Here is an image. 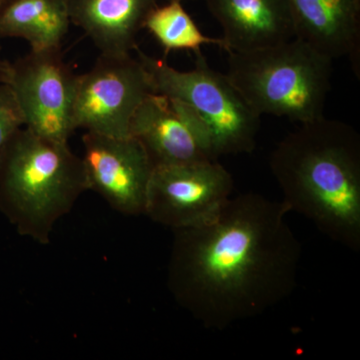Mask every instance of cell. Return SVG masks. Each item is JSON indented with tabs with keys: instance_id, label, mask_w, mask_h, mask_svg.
<instances>
[{
	"instance_id": "obj_1",
	"label": "cell",
	"mask_w": 360,
	"mask_h": 360,
	"mask_svg": "<svg viewBox=\"0 0 360 360\" xmlns=\"http://www.w3.org/2000/svg\"><path fill=\"white\" fill-rule=\"evenodd\" d=\"M283 201L231 196L202 224L174 229L167 286L203 328L224 330L290 297L302 246Z\"/></svg>"
},
{
	"instance_id": "obj_2",
	"label": "cell",
	"mask_w": 360,
	"mask_h": 360,
	"mask_svg": "<svg viewBox=\"0 0 360 360\" xmlns=\"http://www.w3.org/2000/svg\"><path fill=\"white\" fill-rule=\"evenodd\" d=\"M270 169L290 212L331 240L360 251V136L326 116L302 123L277 144Z\"/></svg>"
},
{
	"instance_id": "obj_3",
	"label": "cell",
	"mask_w": 360,
	"mask_h": 360,
	"mask_svg": "<svg viewBox=\"0 0 360 360\" xmlns=\"http://www.w3.org/2000/svg\"><path fill=\"white\" fill-rule=\"evenodd\" d=\"M89 191L84 161L68 143L21 129L0 156V208L21 236L51 243L59 219Z\"/></svg>"
},
{
	"instance_id": "obj_4",
	"label": "cell",
	"mask_w": 360,
	"mask_h": 360,
	"mask_svg": "<svg viewBox=\"0 0 360 360\" xmlns=\"http://www.w3.org/2000/svg\"><path fill=\"white\" fill-rule=\"evenodd\" d=\"M333 63L295 37L255 51H229L225 75L258 116L302 124L324 115Z\"/></svg>"
},
{
	"instance_id": "obj_5",
	"label": "cell",
	"mask_w": 360,
	"mask_h": 360,
	"mask_svg": "<svg viewBox=\"0 0 360 360\" xmlns=\"http://www.w3.org/2000/svg\"><path fill=\"white\" fill-rule=\"evenodd\" d=\"M134 51L155 94L186 104L195 115L207 134L215 160L255 150L260 116L251 110L226 75L210 68L202 52L194 54L193 70L181 71L139 47Z\"/></svg>"
},
{
	"instance_id": "obj_6",
	"label": "cell",
	"mask_w": 360,
	"mask_h": 360,
	"mask_svg": "<svg viewBox=\"0 0 360 360\" xmlns=\"http://www.w3.org/2000/svg\"><path fill=\"white\" fill-rule=\"evenodd\" d=\"M79 75L59 51H33L8 63L4 84L13 89L25 127L49 141L68 143Z\"/></svg>"
},
{
	"instance_id": "obj_7",
	"label": "cell",
	"mask_w": 360,
	"mask_h": 360,
	"mask_svg": "<svg viewBox=\"0 0 360 360\" xmlns=\"http://www.w3.org/2000/svg\"><path fill=\"white\" fill-rule=\"evenodd\" d=\"M155 94L148 71L130 54H101L96 65L79 75L73 125L111 137H129L132 116Z\"/></svg>"
},
{
	"instance_id": "obj_8",
	"label": "cell",
	"mask_w": 360,
	"mask_h": 360,
	"mask_svg": "<svg viewBox=\"0 0 360 360\" xmlns=\"http://www.w3.org/2000/svg\"><path fill=\"white\" fill-rule=\"evenodd\" d=\"M233 179L217 160L155 167L144 215L172 231L212 219L231 198Z\"/></svg>"
},
{
	"instance_id": "obj_9",
	"label": "cell",
	"mask_w": 360,
	"mask_h": 360,
	"mask_svg": "<svg viewBox=\"0 0 360 360\" xmlns=\"http://www.w3.org/2000/svg\"><path fill=\"white\" fill-rule=\"evenodd\" d=\"M82 143L89 191L122 214H144L155 165L139 141L85 131Z\"/></svg>"
},
{
	"instance_id": "obj_10",
	"label": "cell",
	"mask_w": 360,
	"mask_h": 360,
	"mask_svg": "<svg viewBox=\"0 0 360 360\" xmlns=\"http://www.w3.org/2000/svg\"><path fill=\"white\" fill-rule=\"evenodd\" d=\"M129 135L139 141L155 167L213 160L195 125L167 96L149 94L130 122Z\"/></svg>"
},
{
	"instance_id": "obj_11",
	"label": "cell",
	"mask_w": 360,
	"mask_h": 360,
	"mask_svg": "<svg viewBox=\"0 0 360 360\" xmlns=\"http://www.w3.org/2000/svg\"><path fill=\"white\" fill-rule=\"evenodd\" d=\"M295 37L360 77V0H290Z\"/></svg>"
},
{
	"instance_id": "obj_12",
	"label": "cell",
	"mask_w": 360,
	"mask_h": 360,
	"mask_svg": "<svg viewBox=\"0 0 360 360\" xmlns=\"http://www.w3.org/2000/svg\"><path fill=\"white\" fill-rule=\"evenodd\" d=\"M226 51H250L295 39L290 0H205Z\"/></svg>"
},
{
	"instance_id": "obj_13",
	"label": "cell",
	"mask_w": 360,
	"mask_h": 360,
	"mask_svg": "<svg viewBox=\"0 0 360 360\" xmlns=\"http://www.w3.org/2000/svg\"><path fill=\"white\" fill-rule=\"evenodd\" d=\"M71 23L82 28L101 54H130L158 0H66Z\"/></svg>"
},
{
	"instance_id": "obj_14",
	"label": "cell",
	"mask_w": 360,
	"mask_h": 360,
	"mask_svg": "<svg viewBox=\"0 0 360 360\" xmlns=\"http://www.w3.org/2000/svg\"><path fill=\"white\" fill-rule=\"evenodd\" d=\"M70 25L66 0L0 2V40L25 39L33 51H59Z\"/></svg>"
},
{
	"instance_id": "obj_15",
	"label": "cell",
	"mask_w": 360,
	"mask_h": 360,
	"mask_svg": "<svg viewBox=\"0 0 360 360\" xmlns=\"http://www.w3.org/2000/svg\"><path fill=\"white\" fill-rule=\"evenodd\" d=\"M158 40L165 52L186 51L198 53L205 45H215L226 51L224 39H213L201 32L186 13L181 0H170L149 13L144 27Z\"/></svg>"
},
{
	"instance_id": "obj_16",
	"label": "cell",
	"mask_w": 360,
	"mask_h": 360,
	"mask_svg": "<svg viewBox=\"0 0 360 360\" xmlns=\"http://www.w3.org/2000/svg\"><path fill=\"white\" fill-rule=\"evenodd\" d=\"M23 127L22 115L13 89L8 84H0V156Z\"/></svg>"
},
{
	"instance_id": "obj_17",
	"label": "cell",
	"mask_w": 360,
	"mask_h": 360,
	"mask_svg": "<svg viewBox=\"0 0 360 360\" xmlns=\"http://www.w3.org/2000/svg\"><path fill=\"white\" fill-rule=\"evenodd\" d=\"M8 61L4 60L1 58V45H0V84H4Z\"/></svg>"
},
{
	"instance_id": "obj_18",
	"label": "cell",
	"mask_w": 360,
	"mask_h": 360,
	"mask_svg": "<svg viewBox=\"0 0 360 360\" xmlns=\"http://www.w3.org/2000/svg\"><path fill=\"white\" fill-rule=\"evenodd\" d=\"M0 2H1V0H0Z\"/></svg>"
}]
</instances>
